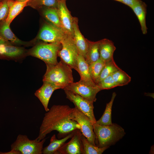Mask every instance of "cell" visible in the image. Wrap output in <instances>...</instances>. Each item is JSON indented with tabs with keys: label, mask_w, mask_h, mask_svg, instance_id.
<instances>
[{
	"label": "cell",
	"mask_w": 154,
	"mask_h": 154,
	"mask_svg": "<svg viewBox=\"0 0 154 154\" xmlns=\"http://www.w3.org/2000/svg\"><path fill=\"white\" fill-rule=\"evenodd\" d=\"M93 125L96 136V144L99 147L113 145L125 134L124 129L116 123L105 125L96 123Z\"/></svg>",
	"instance_id": "3957f363"
},
{
	"label": "cell",
	"mask_w": 154,
	"mask_h": 154,
	"mask_svg": "<svg viewBox=\"0 0 154 154\" xmlns=\"http://www.w3.org/2000/svg\"><path fill=\"white\" fill-rule=\"evenodd\" d=\"M45 8L42 12L43 15L44 17L52 25L62 30L57 8Z\"/></svg>",
	"instance_id": "603a6c76"
},
{
	"label": "cell",
	"mask_w": 154,
	"mask_h": 154,
	"mask_svg": "<svg viewBox=\"0 0 154 154\" xmlns=\"http://www.w3.org/2000/svg\"><path fill=\"white\" fill-rule=\"evenodd\" d=\"M106 61L100 58L89 65V69L91 78L97 85L100 73L104 66Z\"/></svg>",
	"instance_id": "484cf974"
},
{
	"label": "cell",
	"mask_w": 154,
	"mask_h": 154,
	"mask_svg": "<svg viewBox=\"0 0 154 154\" xmlns=\"http://www.w3.org/2000/svg\"><path fill=\"white\" fill-rule=\"evenodd\" d=\"M74 36L73 39L77 47L79 54L84 58L88 47V41L81 33L78 24V19L74 17L73 24Z\"/></svg>",
	"instance_id": "9a60e30c"
},
{
	"label": "cell",
	"mask_w": 154,
	"mask_h": 154,
	"mask_svg": "<svg viewBox=\"0 0 154 154\" xmlns=\"http://www.w3.org/2000/svg\"><path fill=\"white\" fill-rule=\"evenodd\" d=\"M30 0L20 1L15 0H8L9 10L8 16L5 20L8 25H10L12 21L27 5Z\"/></svg>",
	"instance_id": "ffe728a7"
},
{
	"label": "cell",
	"mask_w": 154,
	"mask_h": 154,
	"mask_svg": "<svg viewBox=\"0 0 154 154\" xmlns=\"http://www.w3.org/2000/svg\"><path fill=\"white\" fill-rule=\"evenodd\" d=\"M60 0H30L27 5L35 8L42 7L57 8Z\"/></svg>",
	"instance_id": "83f0119b"
},
{
	"label": "cell",
	"mask_w": 154,
	"mask_h": 154,
	"mask_svg": "<svg viewBox=\"0 0 154 154\" xmlns=\"http://www.w3.org/2000/svg\"><path fill=\"white\" fill-rule=\"evenodd\" d=\"M146 4L140 0L130 7L139 20L142 33L143 34H146L147 33V28L146 21Z\"/></svg>",
	"instance_id": "ac0fdd59"
},
{
	"label": "cell",
	"mask_w": 154,
	"mask_h": 154,
	"mask_svg": "<svg viewBox=\"0 0 154 154\" xmlns=\"http://www.w3.org/2000/svg\"><path fill=\"white\" fill-rule=\"evenodd\" d=\"M80 76V79L88 84L94 86H97L92 79L89 72V65L84 58L78 54L77 58L76 69Z\"/></svg>",
	"instance_id": "e0dca14e"
},
{
	"label": "cell",
	"mask_w": 154,
	"mask_h": 154,
	"mask_svg": "<svg viewBox=\"0 0 154 154\" xmlns=\"http://www.w3.org/2000/svg\"><path fill=\"white\" fill-rule=\"evenodd\" d=\"M26 54L23 48L11 44H0V58L18 60L24 57Z\"/></svg>",
	"instance_id": "5bb4252c"
},
{
	"label": "cell",
	"mask_w": 154,
	"mask_h": 154,
	"mask_svg": "<svg viewBox=\"0 0 154 154\" xmlns=\"http://www.w3.org/2000/svg\"><path fill=\"white\" fill-rule=\"evenodd\" d=\"M11 44L9 42L5 39L0 35V44Z\"/></svg>",
	"instance_id": "d6a6232c"
},
{
	"label": "cell",
	"mask_w": 154,
	"mask_h": 154,
	"mask_svg": "<svg viewBox=\"0 0 154 154\" xmlns=\"http://www.w3.org/2000/svg\"><path fill=\"white\" fill-rule=\"evenodd\" d=\"M10 25L5 20L0 24V35L6 40L11 44L17 45H25L28 44L18 38L11 30Z\"/></svg>",
	"instance_id": "44dd1931"
},
{
	"label": "cell",
	"mask_w": 154,
	"mask_h": 154,
	"mask_svg": "<svg viewBox=\"0 0 154 154\" xmlns=\"http://www.w3.org/2000/svg\"><path fill=\"white\" fill-rule=\"evenodd\" d=\"M46 66L43 81L51 83L62 89L74 82L72 68L62 60L56 64Z\"/></svg>",
	"instance_id": "7a4b0ae2"
},
{
	"label": "cell",
	"mask_w": 154,
	"mask_h": 154,
	"mask_svg": "<svg viewBox=\"0 0 154 154\" xmlns=\"http://www.w3.org/2000/svg\"><path fill=\"white\" fill-rule=\"evenodd\" d=\"M88 47L85 59L88 65L98 60L100 57L98 41H92L88 40Z\"/></svg>",
	"instance_id": "7402d4cb"
},
{
	"label": "cell",
	"mask_w": 154,
	"mask_h": 154,
	"mask_svg": "<svg viewBox=\"0 0 154 154\" xmlns=\"http://www.w3.org/2000/svg\"><path fill=\"white\" fill-rule=\"evenodd\" d=\"M61 29L65 34L74 36L73 24L74 17L71 15L66 4V0H60L57 8Z\"/></svg>",
	"instance_id": "7c38bea8"
},
{
	"label": "cell",
	"mask_w": 154,
	"mask_h": 154,
	"mask_svg": "<svg viewBox=\"0 0 154 154\" xmlns=\"http://www.w3.org/2000/svg\"><path fill=\"white\" fill-rule=\"evenodd\" d=\"M66 98L74 104L80 111L86 116L93 124L96 120L94 112L93 104L70 91L64 89Z\"/></svg>",
	"instance_id": "9c48e42d"
},
{
	"label": "cell",
	"mask_w": 154,
	"mask_h": 154,
	"mask_svg": "<svg viewBox=\"0 0 154 154\" xmlns=\"http://www.w3.org/2000/svg\"><path fill=\"white\" fill-rule=\"evenodd\" d=\"M59 88L53 84L46 81H43L41 87L35 92V95L39 100L45 111L49 110L48 106L51 96L53 92Z\"/></svg>",
	"instance_id": "4fadbf2b"
},
{
	"label": "cell",
	"mask_w": 154,
	"mask_h": 154,
	"mask_svg": "<svg viewBox=\"0 0 154 154\" xmlns=\"http://www.w3.org/2000/svg\"><path fill=\"white\" fill-rule=\"evenodd\" d=\"M120 69L115 62L114 59L106 62L99 76L97 84L108 76L111 75L116 71Z\"/></svg>",
	"instance_id": "4316f807"
},
{
	"label": "cell",
	"mask_w": 154,
	"mask_h": 154,
	"mask_svg": "<svg viewBox=\"0 0 154 154\" xmlns=\"http://www.w3.org/2000/svg\"><path fill=\"white\" fill-rule=\"evenodd\" d=\"M9 8L8 0H4L0 3V23L7 18Z\"/></svg>",
	"instance_id": "4dcf8cb0"
},
{
	"label": "cell",
	"mask_w": 154,
	"mask_h": 154,
	"mask_svg": "<svg viewBox=\"0 0 154 154\" xmlns=\"http://www.w3.org/2000/svg\"><path fill=\"white\" fill-rule=\"evenodd\" d=\"M74 131L61 139H57L55 134L51 137L49 144L43 148V154H56L58 150L73 135Z\"/></svg>",
	"instance_id": "d6986e66"
},
{
	"label": "cell",
	"mask_w": 154,
	"mask_h": 154,
	"mask_svg": "<svg viewBox=\"0 0 154 154\" xmlns=\"http://www.w3.org/2000/svg\"><path fill=\"white\" fill-rule=\"evenodd\" d=\"M98 42L100 58L106 62L114 59L113 55L116 47L113 42L107 38L99 40Z\"/></svg>",
	"instance_id": "2e32d148"
},
{
	"label": "cell",
	"mask_w": 154,
	"mask_h": 154,
	"mask_svg": "<svg viewBox=\"0 0 154 154\" xmlns=\"http://www.w3.org/2000/svg\"><path fill=\"white\" fill-rule=\"evenodd\" d=\"M66 34L52 25L45 24L40 29L37 38L46 43L60 42Z\"/></svg>",
	"instance_id": "30bf717a"
},
{
	"label": "cell",
	"mask_w": 154,
	"mask_h": 154,
	"mask_svg": "<svg viewBox=\"0 0 154 154\" xmlns=\"http://www.w3.org/2000/svg\"><path fill=\"white\" fill-rule=\"evenodd\" d=\"M73 115L74 119L80 126V130L82 134L91 144L96 146L93 124L90 119L75 106L74 108Z\"/></svg>",
	"instance_id": "ba28073f"
},
{
	"label": "cell",
	"mask_w": 154,
	"mask_h": 154,
	"mask_svg": "<svg viewBox=\"0 0 154 154\" xmlns=\"http://www.w3.org/2000/svg\"><path fill=\"white\" fill-rule=\"evenodd\" d=\"M97 85L101 90L110 89L118 86L114 80L112 75L104 78Z\"/></svg>",
	"instance_id": "f546056e"
},
{
	"label": "cell",
	"mask_w": 154,
	"mask_h": 154,
	"mask_svg": "<svg viewBox=\"0 0 154 154\" xmlns=\"http://www.w3.org/2000/svg\"><path fill=\"white\" fill-rule=\"evenodd\" d=\"M80 138L83 149V154H101L110 147H99L91 144L81 133Z\"/></svg>",
	"instance_id": "d4e9b609"
},
{
	"label": "cell",
	"mask_w": 154,
	"mask_h": 154,
	"mask_svg": "<svg viewBox=\"0 0 154 154\" xmlns=\"http://www.w3.org/2000/svg\"><path fill=\"white\" fill-rule=\"evenodd\" d=\"M112 75L118 86L127 85L131 80V77L121 69L114 72Z\"/></svg>",
	"instance_id": "f1b7e54d"
},
{
	"label": "cell",
	"mask_w": 154,
	"mask_h": 154,
	"mask_svg": "<svg viewBox=\"0 0 154 154\" xmlns=\"http://www.w3.org/2000/svg\"><path fill=\"white\" fill-rule=\"evenodd\" d=\"M0 154H20V153L15 150H11L10 151L6 152H0Z\"/></svg>",
	"instance_id": "836d02e7"
},
{
	"label": "cell",
	"mask_w": 154,
	"mask_h": 154,
	"mask_svg": "<svg viewBox=\"0 0 154 154\" xmlns=\"http://www.w3.org/2000/svg\"><path fill=\"white\" fill-rule=\"evenodd\" d=\"M61 47L60 42L40 43L31 49L27 54L42 60L46 64L54 65L58 62V53Z\"/></svg>",
	"instance_id": "277c9868"
},
{
	"label": "cell",
	"mask_w": 154,
	"mask_h": 154,
	"mask_svg": "<svg viewBox=\"0 0 154 154\" xmlns=\"http://www.w3.org/2000/svg\"><path fill=\"white\" fill-rule=\"evenodd\" d=\"M121 3L131 7L140 0H114Z\"/></svg>",
	"instance_id": "1f68e13d"
},
{
	"label": "cell",
	"mask_w": 154,
	"mask_h": 154,
	"mask_svg": "<svg viewBox=\"0 0 154 154\" xmlns=\"http://www.w3.org/2000/svg\"><path fill=\"white\" fill-rule=\"evenodd\" d=\"M63 89L77 94L93 104L96 100L97 94L101 91L98 86L90 85L80 80L78 82L71 83Z\"/></svg>",
	"instance_id": "52a82bcc"
},
{
	"label": "cell",
	"mask_w": 154,
	"mask_h": 154,
	"mask_svg": "<svg viewBox=\"0 0 154 154\" xmlns=\"http://www.w3.org/2000/svg\"><path fill=\"white\" fill-rule=\"evenodd\" d=\"M18 1H26V0H15Z\"/></svg>",
	"instance_id": "e575fe53"
},
{
	"label": "cell",
	"mask_w": 154,
	"mask_h": 154,
	"mask_svg": "<svg viewBox=\"0 0 154 154\" xmlns=\"http://www.w3.org/2000/svg\"><path fill=\"white\" fill-rule=\"evenodd\" d=\"M67 105H53L44 114L36 139L40 141L53 131L60 135L68 134L76 129H80L79 124L74 119L73 111Z\"/></svg>",
	"instance_id": "6da1fadb"
},
{
	"label": "cell",
	"mask_w": 154,
	"mask_h": 154,
	"mask_svg": "<svg viewBox=\"0 0 154 154\" xmlns=\"http://www.w3.org/2000/svg\"><path fill=\"white\" fill-rule=\"evenodd\" d=\"M116 96L115 92L112 94L111 100L106 105L104 112L101 117L96 123L102 125H109L112 123V111L113 104L115 98Z\"/></svg>",
	"instance_id": "cb8c5ba5"
},
{
	"label": "cell",
	"mask_w": 154,
	"mask_h": 154,
	"mask_svg": "<svg viewBox=\"0 0 154 154\" xmlns=\"http://www.w3.org/2000/svg\"><path fill=\"white\" fill-rule=\"evenodd\" d=\"M60 42L61 47L58 56L60 60L76 70L79 53L73 38L66 34Z\"/></svg>",
	"instance_id": "8992f818"
},
{
	"label": "cell",
	"mask_w": 154,
	"mask_h": 154,
	"mask_svg": "<svg viewBox=\"0 0 154 154\" xmlns=\"http://www.w3.org/2000/svg\"><path fill=\"white\" fill-rule=\"evenodd\" d=\"M81 134L80 129L75 130L71 139L62 146L56 154H83L80 138Z\"/></svg>",
	"instance_id": "8fae6325"
},
{
	"label": "cell",
	"mask_w": 154,
	"mask_h": 154,
	"mask_svg": "<svg viewBox=\"0 0 154 154\" xmlns=\"http://www.w3.org/2000/svg\"><path fill=\"white\" fill-rule=\"evenodd\" d=\"M46 139L40 141L36 139L31 140L25 135L19 134L11 145V150L18 151L20 154H41Z\"/></svg>",
	"instance_id": "5b68a950"
}]
</instances>
